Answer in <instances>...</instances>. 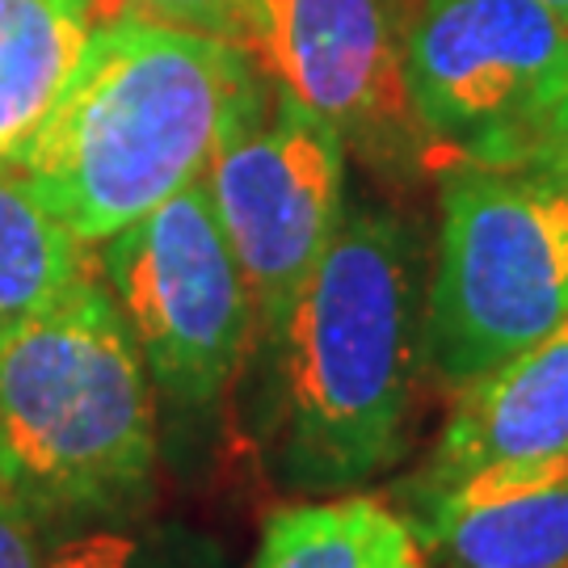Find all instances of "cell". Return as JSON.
<instances>
[{
	"label": "cell",
	"instance_id": "1",
	"mask_svg": "<svg viewBox=\"0 0 568 568\" xmlns=\"http://www.w3.org/2000/svg\"><path fill=\"white\" fill-rule=\"evenodd\" d=\"M270 447L291 488L337 497L408 447L426 375L422 248L387 211H345L278 328L265 333Z\"/></svg>",
	"mask_w": 568,
	"mask_h": 568
},
{
	"label": "cell",
	"instance_id": "2",
	"mask_svg": "<svg viewBox=\"0 0 568 568\" xmlns=\"http://www.w3.org/2000/svg\"><path fill=\"white\" fill-rule=\"evenodd\" d=\"M262 89L236 42L105 18L18 169L72 236L102 244L199 182Z\"/></svg>",
	"mask_w": 568,
	"mask_h": 568
},
{
	"label": "cell",
	"instance_id": "3",
	"mask_svg": "<svg viewBox=\"0 0 568 568\" xmlns=\"http://www.w3.org/2000/svg\"><path fill=\"white\" fill-rule=\"evenodd\" d=\"M152 476V375L110 286L84 274L0 333V488L68 523L135 509Z\"/></svg>",
	"mask_w": 568,
	"mask_h": 568
},
{
	"label": "cell",
	"instance_id": "4",
	"mask_svg": "<svg viewBox=\"0 0 568 568\" xmlns=\"http://www.w3.org/2000/svg\"><path fill=\"white\" fill-rule=\"evenodd\" d=\"M568 321V185L450 164L426 286V375L450 396Z\"/></svg>",
	"mask_w": 568,
	"mask_h": 568
},
{
	"label": "cell",
	"instance_id": "5",
	"mask_svg": "<svg viewBox=\"0 0 568 568\" xmlns=\"http://www.w3.org/2000/svg\"><path fill=\"white\" fill-rule=\"evenodd\" d=\"M405 84L417 135L450 164L568 161V26L539 0H417Z\"/></svg>",
	"mask_w": 568,
	"mask_h": 568
},
{
	"label": "cell",
	"instance_id": "6",
	"mask_svg": "<svg viewBox=\"0 0 568 568\" xmlns=\"http://www.w3.org/2000/svg\"><path fill=\"white\" fill-rule=\"evenodd\" d=\"M102 283L173 405L203 413L227 400L257 316L203 178L102 241Z\"/></svg>",
	"mask_w": 568,
	"mask_h": 568
},
{
	"label": "cell",
	"instance_id": "7",
	"mask_svg": "<svg viewBox=\"0 0 568 568\" xmlns=\"http://www.w3.org/2000/svg\"><path fill=\"white\" fill-rule=\"evenodd\" d=\"M345 152L333 122L270 84L206 164V194L248 286L257 342L278 328L342 227Z\"/></svg>",
	"mask_w": 568,
	"mask_h": 568
},
{
	"label": "cell",
	"instance_id": "8",
	"mask_svg": "<svg viewBox=\"0 0 568 568\" xmlns=\"http://www.w3.org/2000/svg\"><path fill=\"white\" fill-rule=\"evenodd\" d=\"M417 0H248L241 51L371 161L422 148L405 84Z\"/></svg>",
	"mask_w": 568,
	"mask_h": 568
},
{
	"label": "cell",
	"instance_id": "9",
	"mask_svg": "<svg viewBox=\"0 0 568 568\" xmlns=\"http://www.w3.org/2000/svg\"><path fill=\"white\" fill-rule=\"evenodd\" d=\"M400 518L426 568H568V459L405 493Z\"/></svg>",
	"mask_w": 568,
	"mask_h": 568
},
{
	"label": "cell",
	"instance_id": "10",
	"mask_svg": "<svg viewBox=\"0 0 568 568\" xmlns=\"http://www.w3.org/2000/svg\"><path fill=\"white\" fill-rule=\"evenodd\" d=\"M568 459V321L455 392L450 422L405 493L459 485L506 464Z\"/></svg>",
	"mask_w": 568,
	"mask_h": 568
},
{
	"label": "cell",
	"instance_id": "11",
	"mask_svg": "<svg viewBox=\"0 0 568 568\" xmlns=\"http://www.w3.org/2000/svg\"><path fill=\"white\" fill-rule=\"evenodd\" d=\"M93 34V0H0V164H18Z\"/></svg>",
	"mask_w": 568,
	"mask_h": 568
},
{
	"label": "cell",
	"instance_id": "12",
	"mask_svg": "<svg viewBox=\"0 0 568 568\" xmlns=\"http://www.w3.org/2000/svg\"><path fill=\"white\" fill-rule=\"evenodd\" d=\"M253 568H426L400 509L337 493L283 506L262 527Z\"/></svg>",
	"mask_w": 568,
	"mask_h": 568
},
{
	"label": "cell",
	"instance_id": "13",
	"mask_svg": "<svg viewBox=\"0 0 568 568\" xmlns=\"http://www.w3.org/2000/svg\"><path fill=\"white\" fill-rule=\"evenodd\" d=\"M84 274L81 236L42 203L18 164H0V333L39 316Z\"/></svg>",
	"mask_w": 568,
	"mask_h": 568
},
{
	"label": "cell",
	"instance_id": "14",
	"mask_svg": "<svg viewBox=\"0 0 568 568\" xmlns=\"http://www.w3.org/2000/svg\"><path fill=\"white\" fill-rule=\"evenodd\" d=\"M114 13L110 18H148L178 30H199L241 47L244 34V4L248 0H105Z\"/></svg>",
	"mask_w": 568,
	"mask_h": 568
},
{
	"label": "cell",
	"instance_id": "15",
	"mask_svg": "<svg viewBox=\"0 0 568 568\" xmlns=\"http://www.w3.org/2000/svg\"><path fill=\"white\" fill-rule=\"evenodd\" d=\"M42 568H140V551L119 530H93L60 544L42 560Z\"/></svg>",
	"mask_w": 568,
	"mask_h": 568
},
{
	"label": "cell",
	"instance_id": "16",
	"mask_svg": "<svg viewBox=\"0 0 568 568\" xmlns=\"http://www.w3.org/2000/svg\"><path fill=\"white\" fill-rule=\"evenodd\" d=\"M0 568H42L39 518L0 488Z\"/></svg>",
	"mask_w": 568,
	"mask_h": 568
},
{
	"label": "cell",
	"instance_id": "17",
	"mask_svg": "<svg viewBox=\"0 0 568 568\" xmlns=\"http://www.w3.org/2000/svg\"><path fill=\"white\" fill-rule=\"evenodd\" d=\"M539 4H548L551 13H556V18H560L568 26V0H539Z\"/></svg>",
	"mask_w": 568,
	"mask_h": 568
},
{
	"label": "cell",
	"instance_id": "18",
	"mask_svg": "<svg viewBox=\"0 0 568 568\" xmlns=\"http://www.w3.org/2000/svg\"><path fill=\"white\" fill-rule=\"evenodd\" d=\"M560 182H565V185H568V161H565V169H560Z\"/></svg>",
	"mask_w": 568,
	"mask_h": 568
}]
</instances>
